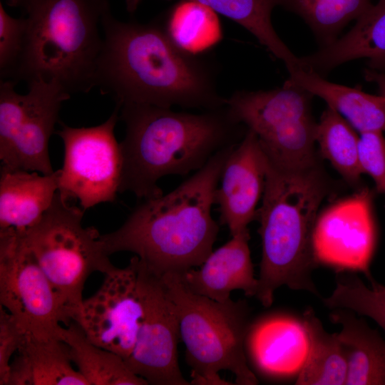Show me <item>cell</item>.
Listing matches in <instances>:
<instances>
[{
    "label": "cell",
    "instance_id": "1f68e13d",
    "mask_svg": "<svg viewBox=\"0 0 385 385\" xmlns=\"http://www.w3.org/2000/svg\"><path fill=\"white\" fill-rule=\"evenodd\" d=\"M359 160L363 173L373 179L379 193L385 195V138L381 131L359 133Z\"/></svg>",
    "mask_w": 385,
    "mask_h": 385
},
{
    "label": "cell",
    "instance_id": "4dcf8cb0",
    "mask_svg": "<svg viewBox=\"0 0 385 385\" xmlns=\"http://www.w3.org/2000/svg\"><path fill=\"white\" fill-rule=\"evenodd\" d=\"M16 83L1 80L0 83V159L4 164L10 155L25 112V95L15 90Z\"/></svg>",
    "mask_w": 385,
    "mask_h": 385
},
{
    "label": "cell",
    "instance_id": "836d02e7",
    "mask_svg": "<svg viewBox=\"0 0 385 385\" xmlns=\"http://www.w3.org/2000/svg\"><path fill=\"white\" fill-rule=\"evenodd\" d=\"M365 78L375 83L379 88V94L385 97V73L374 70H366Z\"/></svg>",
    "mask_w": 385,
    "mask_h": 385
},
{
    "label": "cell",
    "instance_id": "5b68a950",
    "mask_svg": "<svg viewBox=\"0 0 385 385\" xmlns=\"http://www.w3.org/2000/svg\"><path fill=\"white\" fill-rule=\"evenodd\" d=\"M26 21L25 47L14 82L55 80L71 95L95 88L103 46L98 26L109 0H7Z\"/></svg>",
    "mask_w": 385,
    "mask_h": 385
},
{
    "label": "cell",
    "instance_id": "83f0119b",
    "mask_svg": "<svg viewBox=\"0 0 385 385\" xmlns=\"http://www.w3.org/2000/svg\"><path fill=\"white\" fill-rule=\"evenodd\" d=\"M371 5V0H278V6L305 21L322 48L336 41L346 25Z\"/></svg>",
    "mask_w": 385,
    "mask_h": 385
},
{
    "label": "cell",
    "instance_id": "cb8c5ba5",
    "mask_svg": "<svg viewBox=\"0 0 385 385\" xmlns=\"http://www.w3.org/2000/svg\"><path fill=\"white\" fill-rule=\"evenodd\" d=\"M59 339L68 346L71 361L88 385H145L117 354L93 344L75 322L61 327Z\"/></svg>",
    "mask_w": 385,
    "mask_h": 385
},
{
    "label": "cell",
    "instance_id": "d6986e66",
    "mask_svg": "<svg viewBox=\"0 0 385 385\" xmlns=\"http://www.w3.org/2000/svg\"><path fill=\"white\" fill-rule=\"evenodd\" d=\"M29 172L1 167L0 230L25 232L41 219L55 198L59 170L43 175Z\"/></svg>",
    "mask_w": 385,
    "mask_h": 385
},
{
    "label": "cell",
    "instance_id": "603a6c76",
    "mask_svg": "<svg viewBox=\"0 0 385 385\" xmlns=\"http://www.w3.org/2000/svg\"><path fill=\"white\" fill-rule=\"evenodd\" d=\"M142 0H125L126 9L134 12ZM211 9L238 24L252 34L273 56L281 60L288 72L300 65L296 56L277 34L272 12L278 0H186Z\"/></svg>",
    "mask_w": 385,
    "mask_h": 385
},
{
    "label": "cell",
    "instance_id": "ffe728a7",
    "mask_svg": "<svg viewBox=\"0 0 385 385\" xmlns=\"http://www.w3.org/2000/svg\"><path fill=\"white\" fill-rule=\"evenodd\" d=\"M285 83L323 99L359 133L385 131V97L380 94L371 95L356 88L329 82L301 66L289 72Z\"/></svg>",
    "mask_w": 385,
    "mask_h": 385
},
{
    "label": "cell",
    "instance_id": "277c9868",
    "mask_svg": "<svg viewBox=\"0 0 385 385\" xmlns=\"http://www.w3.org/2000/svg\"><path fill=\"white\" fill-rule=\"evenodd\" d=\"M267 162L262 202L256 216L262 259L255 297L269 307L275 290L285 285L321 298L312 276L319 265L312 235L332 183L320 162L301 168H278Z\"/></svg>",
    "mask_w": 385,
    "mask_h": 385
},
{
    "label": "cell",
    "instance_id": "52a82bcc",
    "mask_svg": "<svg viewBox=\"0 0 385 385\" xmlns=\"http://www.w3.org/2000/svg\"><path fill=\"white\" fill-rule=\"evenodd\" d=\"M83 212L57 192L41 219L22 233L25 243L68 308L71 318L83 300V289L89 275L94 272L106 274L115 267L102 249L98 231L82 225Z\"/></svg>",
    "mask_w": 385,
    "mask_h": 385
},
{
    "label": "cell",
    "instance_id": "d6a6232c",
    "mask_svg": "<svg viewBox=\"0 0 385 385\" xmlns=\"http://www.w3.org/2000/svg\"><path fill=\"white\" fill-rule=\"evenodd\" d=\"M25 334L16 319L0 305V385H8L10 363Z\"/></svg>",
    "mask_w": 385,
    "mask_h": 385
},
{
    "label": "cell",
    "instance_id": "f546056e",
    "mask_svg": "<svg viewBox=\"0 0 385 385\" xmlns=\"http://www.w3.org/2000/svg\"><path fill=\"white\" fill-rule=\"evenodd\" d=\"M25 36L24 16H11L0 3L1 80L14 81L24 51Z\"/></svg>",
    "mask_w": 385,
    "mask_h": 385
},
{
    "label": "cell",
    "instance_id": "30bf717a",
    "mask_svg": "<svg viewBox=\"0 0 385 385\" xmlns=\"http://www.w3.org/2000/svg\"><path fill=\"white\" fill-rule=\"evenodd\" d=\"M119 111L115 105L104 123L93 127L74 128L59 121L56 133L63 142L64 159L58 192L66 201H79L84 211L113 202L118 192L121 160L114 128Z\"/></svg>",
    "mask_w": 385,
    "mask_h": 385
},
{
    "label": "cell",
    "instance_id": "e0dca14e",
    "mask_svg": "<svg viewBox=\"0 0 385 385\" xmlns=\"http://www.w3.org/2000/svg\"><path fill=\"white\" fill-rule=\"evenodd\" d=\"M248 228L207 257L200 268L178 274L192 292L220 302L230 299L231 292L242 290L247 297H255L258 279L254 277L248 242Z\"/></svg>",
    "mask_w": 385,
    "mask_h": 385
},
{
    "label": "cell",
    "instance_id": "ac0fdd59",
    "mask_svg": "<svg viewBox=\"0 0 385 385\" xmlns=\"http://www.w3.org/2000/svg\"><path fill=\"white\" fill-rule=\"evenodd\" d=\"M369 59L370 68H385V0L372 4L354 27L332 44L300 58L301 67L323 76L357 58Z\"/></svg>",
    "mask_w": 385,
    "mask_h": 385
},
{
    "label": "cell",
    "instance_id": "5bb4252c",
    "mask_svg": "<svg viewBox=\"0 0 385 385\" xmlns=\"http://www.w3.org/2000/svg\"><path fill=\"white\" fill-rule=\"evenodd\" d=\"M267 163L257 136L247 129L225 162L215 195L220 224L227 225L232 236L247 230L256 219V207L265 189Z\"/></svg>",
    "mask_w": 385,
    "mask_h": 385
},
{
    "label": "cell",
    "instance_id": "7a4b0ae2",
    "mask_svg": "<svg viewBox=\"0 0 385 385\" xmlns=\"http://www.w3.org/2000/svg\"><path fill=\"white\" fill-rule=\"evenodd\" d=\"M119 107L125 135L119 143L118 192L142 200L162 196L161 178L200 170L217 153L238 144L247 130L227 105L200 113L145 104Z\"/></svg>",
    "mask_w": 385,
    "mask_h": 385
},
{
    "label": "cell",
    "instance_id": "6da1fadb",
    "mask_svg": "<svg viewBox=\"0 0 385 385\" xmlns=\"http://www.w3.org/2000/svg\"><path fill=\"white\" fill-rule=\"evenodd\" d=\"M103 46L95 87L115 105L180 106L201 111L226 106L217 91L215 71L168 37L158 20L121 21L111 9L101 19Z\"/></svg>",
    "mask_w": 385,
    "mask_h": 385
},
{
    "label": "cell",
    "instance_id": "8fae6325",
    "mask_svg": "<svg viewBox=\"0 0 385 385\" xmlns=\"http://www.w3.org/2000/svg\"><path fill=\"white\" fill-rule=\"evenodd\" d=\"M138 290L143 316L134 349L126 364L148 384H190L178 365L180 332L174 302L163 275L149 270L139 258Z\"/></svg>",
    "mask_w": 385,
    "mask_h": 385
},
{
    "label": "cell",
    "instance_id": "8992f818",
    "mask_svg": "<svg viewBox=\"0 0 385 385\" xmlns=\"http://www.w3.org/2000/svg\"><path fill=\"white\" fill-rule=\"evenodd\" d=\"M163 278L175 307L191 384H228L218 375L228 370L235 374L237 384H257L245 348L250 325L247 302H220L195 294L176 273L164 274Z\"/></svg>",
    "mask_w": 385,
    "mask_h": 385
},
{
    "label": "cell",
    "instance_id": "d4e9b609",
    "mask_svg": "<svg viewBox=\"0 0 385 385\" xmlns=\"http://www.w3.org/2000/svg\"><path fill=\"white\" fill-rule=\"evenodd\" d=\"M302 319L308 333L309 348L296 384H346L347 357L338 333L327 332L312 309H307Z\"/></svg>",
    "mask_w": 385,
    "mask_h": 385
},
{
    "label": "cell",
    "instance_id": "ba28073f",
    "mask_svg": "<svg viewBox=\"0 0 385 385\" xmlns=\"http://www.w3.org/2000/svg\"><path fill=\"white\" fill-rule=\"evenodd\" d=\"M313 95L284 83L272 90L237 91L226 98L233 117L252 130L268 162L282 168L318 163Z\"/></svg>",
    "mask_w": 385,
    "mask_h": 385
},
{
    "label": "cell",
    "instance_id": "7402d4cb",
    "mask_svg": "<svg viewBox=\"0 0 385 385\" xmlns=\"http://www.w3.org/2000/svg\"><path fill=\"white\" fill-rule=\"evenodd\" d=\"M329 319L342 327L338 336L347 357L346 385H385V340L377 330L346 309H334Z\"/></svg>",
    "mask_w": 385,
    "mask_h": 385
},
{
    "label": "cell",
    "instance_id": "44dd1931",
    "mask_svg": "<svg viewBox=\"0 0 385 385\" xmlns=\"http://www.w3.org/2000/svg\"><path fill=\"white\" fill-rule=\"evenodd\" d=\"M71 361L68 348L62 340L26 334L10 363L8 385H88Z\"/></svg>",
    "mask_w": 385,
    "mask_h": 385
},
{
    "label": "cell",
    "instance_id": "3957f363",
    "mask_svg": "<svg viewBox=\"0 0 385 385\" xmlns=\"http://www.w3.org/2000/svg\"><path fill=\"white\" fill-rule=\"evenodd\" d=\"M235 147L217 153L168 194L143 200L121 227L100 235L105 254L133 252L160 275L200 267L213 251L219 232L211 209L225 162Z\"/></svg>",
    "mask_w": 385,
    "mask_h": 385
},
{
    "label": "cell",
    "instance_id": "9a60e30c",
    "mask_svg": "<svg viewBox=\"0 0 385 385\" xmlns=\"http://www.w3.org/2000/svg\"><path fill=\"white\" fill-rule=\"evenodd\" d=\"M25 112L9 159L2 167L51 175L48 143L58 113L71 94L56 81L34 80L28 84Z\"/></svg>",
    "mask_w": 385,
    "mask_h": 385
},
{
    "label": "cell",
    "instance_id": "4fadbf2b",
    "mask_svg": "<svg viewBox=\"0 0 385 385\" xmlns=\"http://www.w3.org/2000/svg\"><path fill=\"white\" fill-rule=\"evenodd\" d=\"M372 192L367 188L337 200L318 214L312 235L318 265L372 277L369 265L376 244Z\"/></svg>",
    "mask_w": 385,
    "mask_h": 385
},
{
    "label": "cell",
    "instance_id": "4316f807",
    "mask_svg": "<svg viewBox=\"0 0 385 385\" xmlns=\"http://www.w3.org/2000/svg\"><path fill=\"white\" fill-rule=\"evenodd\" d=\"M359 135L350 123L336 110L327 106L317 125L316 143L321 155L357 190L360 189L363 174L359 160Z\"/></svg>",
    "mask_w": 385,
    "mask_h": 385
},
{
    "label": "cell",
    "instance_id": "7c38bea8",
    "mask_svg": "<svg viewBox=\"0 0 385 385\" xmlns=\"http://www.w3.org/2000/svg\"><path fill=\"white\" fill-rule=\"evenodd\" d=\"M138 256L125 268L106 273L100 289L71 315L96 345L126 361L132 354L143 316L138 290Z\"/></svg>",
    "mask_w": 385,
    "mask_h": 385
},
{
    "label": "cell",
    "instance_id": "2e32d148",
    "mask_svg": "<svg viewBox=\"0 0 385 385\" xmlns=\"http://www.w3.org/2000/svg\"><path fill=\"white\" fill-rule=\"evenodd\" d=\"M245 348L259 371L275 378L288 377L297 376L303 367L309 339L302 319L276 313L250 325Z\"/></svg>",
    "mask_w": 385,
    "mask_h": 385
},
{
    "label": "cell",
    "instance_id": "484cf974",
    "mask_svg": "<svg viewBox=\"0 0 385 385\" xmlns=\"http://www.w3.org/2000/svg\"><path fill=\"white\" fill-rule=\"evenodd\" d=\"M170 40L184 51L198 56L214 47L222 38L217 13L201 4L180 0L158 20Z\"/></svg>",
    "mask_w": 385,
    "mask_h": 385
},
{
    "label": "cell",
    "instance_id": "f1b7e54d",
    "mask_svg": "<svg viewBox=\"0 0 385 385\" xmlns=\"http://www.w3.org/2000/svg\"><path fill=\"white\" fill-rule=\"evenodd\" d=\"M366 286L354 272H337L336 287L327 297H321L329 309H346L361 316L370 317L385 332V285L373 277Z\"/></svg>",
    "mask_w": 385,
    "mask_h": 385
},
{
    "label": "cell",
    "instance_id": "9c48e42d",
    "mask_svg": "<svg viewBox=\"0 0 385 385\" xmlns=\"http://www.w3.org/2000/svg\"><path fill=\"white\" fill-rule=\"evenodd\" d=\"M0 305L38 339H59L61 323L72 321L22 233L11 228L0 230Z\"/></svg>",
    "mask_w": 385,
    "mask_h": 385
}]
</instances>
